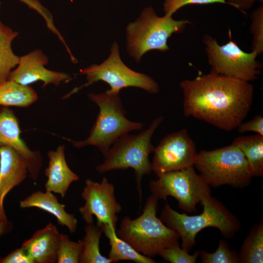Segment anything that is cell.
I'll list each match as a JSON object with an SVG mask.
<instances>
[{"instance_id":"6da1fadb","label":"cell","mask_w":263,"mask_h":263,"mask_svg":"<svg viewBox=\"0 0 263 263\" xmlns=\"http://www.w3.org/2000/svg\"><path fill=\"white\" fill-rule=\"evenodd\" d=\"M180 86L186 116L204 121L230 132L247 116L252 104L254 87L246 81L211 71L186 79Z\"/></svg>"},{"instance_id":"7a4b0ae2","label":"cell","mask_w":263,"mask_h":263,"mask_svg":"<svg viewBox=\"0 0 263 263\" xmlns=\"http://www.w3.org/2000/svg\"><path fill=\"white\" fill-rule=\"evenodd\" d=\"M203 212L188 216L173 209L168 203L163 207L160 219L181 239L182 248L189 252L196 244L195 238L200 231L207 227L218 228L226 239L233 238L241 227L238 219L221 202L210 194L202 201Z\"/></svg>"},{"instance_id":"3957f363","label":"cell","mask_w":263,"mask_h":263,"mask_svg":"<svg viewBox=\"0 0 263 263\" xmlns=\"http://www.w3.org/2000/svg\"><path fill=\"white\" fill-rule=\"evenodd\" d=\"M158 200L151 194L147 198L142 213L134 219L123 217L117 231L118 237L137 251L151 258L178 242L180 238L157 217Z\"/></svg>"},{"instance_id":"277c9868","label":"cell","mask_w":263,"mask_h":263,"mask_svg":"<svg viewBox=\"0 0 263 263\" xmlns=\"http://www.w3.org/2000/svg\"><path fill=\"white\" fill-rule=\"evenodd\" d=\"M163 120V116L158 117L141 133L126 134L120 137L104 155V162L96 167V170L100 173L114 169H133L140 203L142 179L152 171L149 155L154 152L155 147L151 143V138Z\"/></svg>"},{"instance_id":"5b68a950","label":"cell","mask_w":263,"mask_h":263,"mask_svg":"<svg viewBox=\"0 0 263 263\" xmlns=\"http://www.w3.org/2000/svg\"><path fill=\"white\" fill-rule=\"evenodd\" d=\"M88 97L98 106L99 112L87 138L80 141L64 138L75 148L92 145L98 148L104 155L120 137L142 129V123L131 121L126 117V112L123 107L119 94L107 90L97 94L89 93Z\"/></svg>"},{"instance_id":"8992f818","label":"cell","mask_w":263,"mask_h":263,"mask_svg":"<svg viewBox=\"0 0 263 263\" xmlns=\"http://www.w3.org/2000/svg\"><path fill=\"white\" fill-rule=\"evenodd\" d=\"M188 20L174 19L172 16H158L151 6L145 8L138 19L127 27V49L136 62L147 52L169 50L167 41L174 33L183 32Z\"/></svg>"},{"instance_id":"52a82bcc","label":"cell","mask_w":263,"mask_h":263,"mask_svg":"<svg viewBox=\"0 0 263 263\" xmlns=\"http://www.w3.org/2000/svg\"><path fill=\"white\" fill-rule=\"evenodd\" d=\"M194 167L213 188L228 185L242 188L250 185L253 178L244 154L232 144L197 152Z\"/></svg>"},{"instance_id":"ba28073f","label":"cell","mask_w":263,"mask_h":263,"mask_svg":"<svg viewBox=\"0 0 263 263\" xmlns=\"http://www.w3.org/2000/svg\"><path fill=\"white\" fill-rule=\"evenodd\" d=\"M80 74L86 75L87 82L64 96L68 98L83 88L98 81H102L110 86L109 91L119 94L123 88L134 87L142 89L150 94L159 93L158 84L150 76L135 72L127 67L122 61L117 42L111 47L109 57L100 64H93L80 70Z\"/></svg>"},{"instance_id":"9c48e42d","label":"cell","mask_w":263,"mask_h":263,"mask_svg":"<svg viewBox=\"0 0 263 263\" xmlns=\"http://www.w3.org/2000/svg\"><path fill=\"white\" fill-rule=\"evenodd\" d=\"M222 45L209 35L203 37V43L211 71L247 82L257 79L261 73L262 64L256 59L255 52L243 51L237 43L231 39Z\"/></svg>"},{"instance_id":"30bf717a","label":"cell","mask_w":263,"mask_h":263,"mask_svg":"<svg viewBox=\"0 0 263 263\" xmlns=\"http://www.w3.org/2000/svg\"><path fill=\"white\" fill-rule=\"evenodd\" d=\"M194 167L167 172L151 181V194L159 200H166L171 196L177 200L181 209L190 213L196 212L197 205L210 194L211 189Z\"/></svg>"},{"instance_id":"8fae6325","label":"cell","mask_w":263,"mask_h":263,"mask_svg":"<svg viewBox=\"0 0 263 263\" xmlns=\"http://www.w3.org/2000/svg\"><path fill=\"white\" fill-rule=\"evenodd\" d=\"M81 196L85 203L79 211L86 224L94 223V215L97 225H107L116 231L117 214L122 207L115 197L113 184L106 177L100 183L87 179Z\"/></svg>"},{"instance_id":"7c38bea8","label":"cell","mask_w":263,"mask_h":263,"mask_svg":"<svg viewBox=\"0 0 263 263\" xmlns=\"http://www.w3.org/2000/svg\"><path fill=\"white\" fill-rule=\"evenodd\" d=\"M197 152L195 142L183 129L165 136L155 147L151 167L157 177L194 167Z\"/></svg>"},{"instance_id":"4fadbf2b","label":"cell","mask_w":263,"mask_h":263,"mask_svg":"<svg viewBox=\"0 0 263 263\" xmlns=\"http://www.w3.org/2000/svg\"><path fill=\"white\" fill-rule=\"evenodd\" d=\"M48 62L47 56L41 50H34L19 56L18 65L11 72L8 79L24 85L40 81L43 87L49 84L58 86L72 80L67 73L47 69L45 66Z\"/></svg>"},{"instance_id":"5bb4252c","label":"cell","mask_w":263,"mask_h":263,"mask_svg":"<svg viewBox=\"0 0 263 263\" xmlns=\"http://www.w3.org/2000/svg\"><path fill=\"white\" fill-rule=\"evenodd\" d=\"M19 120L14 112L7 107L0 106V148L11 146L24 157L28 175L36 183L42 167V158L39 151H33L20 137Z\"/></svg>"},{"instance_id":"9a60e30c","label":"cell","mask_w":263,"mask_h":263,"mask_svg":"<svg viewBox=\"0 0 263 263\" xmlns=\"http://www.w3.org/2000/svg\"><path fill=\"white\" fill-rule=\"evenodd\" d=\"M28 171L24 157L15 148L4 146L0 148V221L8 220L3 208V201L14 187L28 176Z\"/></svg>"},{"instance_id":"2e32d148","label":"cell","mask_w":263,"mask_h":263,"mask_svg":"<svg viewBox=\"0 0 263 263\" xmlns=\"http://www.w3.org/2000/svg\"><path fill=\"white\" fill-rule=\"evenodd\" d=\"M60 237L56 226L50 222L44 228L37 230L21 247L34 263H56Z\"/></svg>"},{"instance_id":"e0dca14e","label":"cell","mask_w":263,"mask_h":263,"mask_svg":"<svg viewBox=\"0 0 263 263\" xmlns=\"http://www.w3.org/2000/svg\"><path fill=\"white\" fill-rule=\"evenodd\" d=\"M65 147L60 145L55 150L47 152L48 165L44 171L47 177L45 184L46 191L57 193L63 198L70 185L79 180L68 166L65 155Z\"/></svg>"},{"instance_id":"ac0fdd59","label":"cell","mask_w":263,"mask_h":263,"mask_svg":"<svg viewBox=\"0 0 263 263\" xmlns=\"http://www.w3.org/2000/svg\"><path fill=\"white\" fill-rule=\"evenodd\" d=\"M19 206L22 208L37 207L53 215L58 223L67 227L71 234L76 230L77 220L74 215L66 212L65 206L60 204L57 197L51 192H34L20 201Z\"/></svg>"},{"instance_id":"d6986e66","label":"cell","mask_w":263,"mask_h":263,"mask_svg":"<svg viewBox=\"0 0 263 263\" xmlns=\"http://www.w3.org/2000/svg\"><path fill=\"white\" fill-rule=\"evenodd\" d=\"M103 232L109 240L111 246L108 259L111 263L120 261H132L136 263H154L151 257L146 256L134 249L130 244L119 237L116 230L107 225H101Z\"/></svg>"},{"instance_id":"ffe728a7","label":"cell","mask_w":263,"mask_h":263,"mask_svg":"<svg viewBox=\"0 0 263 263\" xmlns=\"http://www.w3.org/2000/svg\"><path fill=\"white\" fill-rule=\"evenodd\" d=\"M38 99L36 91L29 85H24L8 79L0 84V106L26 108Z\"/></svg>"},{"instance_id":"44dd1931","label":"cell","mask_w":263,"mask_h":263,"mask_svg":"<svg viewBox=\"0 0 263 263\" xmlns=\"http://www.w3.org/2000/svg\"><path fill=\"white\" fill-rule=\"evenodd\" d=\"M244 154L252 177L263 175V136L257 134L238 136L233 141Z\"/></svg>"},{"instance_id":"7402d4cb","label":"cell","mask_w":263,"mask_h":263,"mask_svg":"<svg viewBox=\"0 0 263 263\" xmlns=\"http://www.w3.org/2000/svg\"><path fill=\"white\" fill-rule=\"evenodd\" d=\"M18 35L0 20V84L8 79L13 69L18 65L19 56L12 49V43Z\"/></svg>"},{"instance_id":"603a6c76","label":"cell","mask_w":263,"mask_h":263,"mask_svg":"<svg viewBox=\"0 0 263 263\" xmlns=\"http://www.w3.org/2000/svg\"><path fill=\"white\" fill-rule=\"evenodd\" d=\"M84 231L83 248L79 263H111L108 258L101 254L99 249L100 239L103 233L102 227L94 223L86 224Z\"/></svg>"},{"instance_id":"cb8c5ba5","label":"cell","mask_w":263,"mask_h":263,"mask_svg":"<svg viewBox=\"0 0 263 263\" xmlns=\"http://www.w3.org/2000/svg\"><path fill=\"white\" fill-rule=\"evenodd\" d=\"M241 263H263V219L253 226L239 253Z\"/></svg>"},{"instance_id":"d4e9b609","label":"cell","mask_w":263,"mask_h":263,"mask_svg":"<svg viewBox=\"0 0 263 263\" xmlns=\"http://www.w3.org/2000/svg\"><path fill=\"white\" fill-rule=\"evenodd\" d=\"M83 248L82 240L71 241L67 234L61 233L57 251V263H78Z\"/></svg>"},{"instance_id":"484cf974","label":"cell","mask_w":263,"mask_h":263,"mask_svg":"<svg viewBox=\"0 0 263 263\" xmlns=\"http://www.w3.org/2000/svg\"><path fill=\"white\" fill-rule=\"evenodd\" d=\"M202 263H239V253L231 250L227 243L220 240L216 250L213 253H208L204 250L199 251Z\"/></svg>"},{"instance_id":"4316f807","label":"cell","mask_w":263,"mask_h":263,"mask_svg":"<svg viewBox=\"0 0 263 263\" xmlns=\"http://www.w3.org/2000/svg\"><path fill=\"white\" fill-rule=\"evenodd\" d=\"M199 251L197 250L193 254L181 248L179 242L162 249L158 255L167 262L171 263H195L199 255Z\"/></svg>"},{"instance_id":"83f0119b","label":"cell","mask_w":263,"mask_h":263,"mask_svg":"<svg viewBox=\"0 0 263 263\" xmlns=\"http://www.w3.org/2000/svg\"><path fill=\"white\" fill-rule=\"evenodd\" d=\"M250 32L252 35V51L258 55L263 52V6L252 12Z\"/></svg>"},{"instance_id":"f1b7e54d","label":"cell","mask_w":263,"mask_h":263,"mask_svg":"<svg viewBox=\"0 0 263 263\" xmlns=\"http://www.w3.org/2000/svg\"><path fill=\"white\" fill-rule=\"evenodd\" d=\"M222 3L230 4L226 0H165L163 4L165 15L172 16L182 7L189 4Z\"/></svg>"},{"instance_id":"f546056e","label":"cell","mask_w":263,"mask_h":263,"mask_svg":"<svg viewBox=\"0 0 263 263\" xmlns=\"http://www.w3.org/2000/svg\"><path fill=\"white\" fill-rule=\"evenodd\" d=\"M26 4L28 7L37 12L43 18L48 29L57 37L60 32L56 27L52 14L38 0H19Z\"/></svg>"},{"instance_id":"4dcf8cb0","label":"cell","mask_w":263,"mask_h":263,"mask_svg":"<svg viewBox=\"0 0 263 263\" xmlns=\"http://www.w3.org/2000/svg\"><path fill=\"white\" fill-rule=\"evenodd\" d=\"M240 133L247 132H253L263 136V117L258 115L250 121L241 124L237 128Z\"/></svg>"},{"instance_id":"1f68e13d","label":"cell","mask_w":263,"mask_h":263,"mask_svg":"<svg viewBox=\"0 0 263 263\" xmlns=\"http://www.w3.org/2000/svg\"><path fill=\"white\" fill-rule=\"evenodd\" d=\"M0 263H34L33 260L21 247L0 259Z\"/></svg>"},{"instance_id":"d6a6232c","label":"cell","mask_w":263,"mask_h":263,"mask_svg":"<svg viewBox=\"0 0 263 263\" xmlns=\"http://www.w3.org/2000/svg\"><path fill=\"white\" fill-rule=\"evenodd\" d=\"M230 6L238 9L243 13L250 9L257 1L262 2L263 0H226Z\"/></svg>"},{"instance_id":"836d02e7","label":"cell","mask_w":263,"mask_h":263,"mask_svg":"<svg viewBox=\"0 0 263 263\" xmlns=\"http://www.w3.org/2000/svg\"><path fill=\"white\" fill-rule=\"evenodd\" d=\"M12 226L8 221L5 222L0 221V237L9 232Z\"/></svg>"},{"instance_id":"e575fe53","label":"cell","mask_w":263,"mask_h":263,"mask_svg":"<svg viewBox=\"0 0 263 263\" xmlns=\"http://www.w3.org/2000/svg\"><path fill=\"white\" fill-rule=\"evenodd\" d=\"M0 7H1V1H0Z\"/></svg>"}]
</instances>
